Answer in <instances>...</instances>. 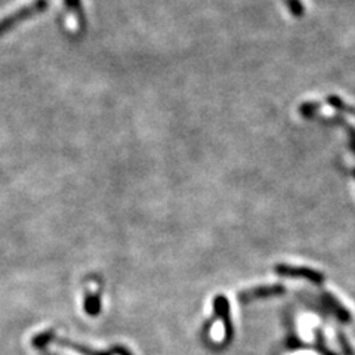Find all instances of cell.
<instances>
[{
    "instance_id": "cell-1",
    "label": "cell",
    "mask_w": 355,
    "mask_h": 355,
    "mask_svg": "<svg viewBox=\"0 0 355 355\" xmlns=\"http://www.w3.org/2000/svg\"><path fill=\"white\" fill-rule=\"evenodd\" d=\"M48 6H49L48 0H35V2H31L26 6L17 9L15 12L5 17L3 19H0V36H2L3 33L9 31L12 27H15L18 22L26 21L37 14H42Z\"/></svg>"
},
{
    "instance_id": "cell-2",
    "label": "cell",
    "mask_w": 355,
    "mask_h": 355,
    "mask_svg": "<svg viewBox=\"0 0 355 355\" xmlns=\"http://www.w3.org/2000/svg\"><path fill=\"white\" fill-rule=\"evenodd\" d=\"M275 274L280 277H287V279H304L313 284H323L324 275L317 270L308 268V266H293L287 263H279L275 265Z\"/></svg>"
},
{
    "instance_id": "cell-3",
    "label": "cell",
    "mask_w": 355,
    "mask_h": 355,
    "mask_svg": "<svg viewBox=\"0 0 355 355\" xmlns=\"http://www.w3.org/2000/svg\"><path fill=\"white\" fill-rule=\"evenodd\" d=\"M286 292V287L283 284H268V286H257L252 288H246L239 293V301L241 304H249L253 301H259V299H268L282 296Z\"/></svg>"
},
{
    "instance_id": "cell-4",
    "label": "cell",
    "mask_w": 355,
    "mask_h": 355,
    "mask_svg": "<svg viewBox=\"0 0 355 355\" xmlns=\"http://www.w3.org/2000/svg\"><path fill=\"white\" fill-rule=\"evenodd\" d=\"M214 309L216 315L220 318L222 326H224V343L230 345L232 338H234V326L231 320V306L228 297L224 295H218L214 299Z\"/></svg>"
},
{
    "instance_id": "cell-5",
    "label": "cell",
    "mask_w": 355,
    "mask_h": 355,
    "mask_svg": "<svg viewBox=\"0 0 355 355\" xmlns=\"http://www.w3.org/2000/svg\"><path fill=\"white\" fill-rule=\"evenodd\" d=\"M323 301L326 308L340 321V323H349L351 321L349 311L343 306L335 296L330 293H323Z\"/></svg>"
},
{
    "instance_id": "cell-6",
    "label": "cell",
    "mask_w": 355,
    "mask_h": 355,
    "mask_svg": "<svg viewBox=\"0 0 355 355\" xmlns=\"http://www.w3.org/2000/svg\"><path fill=\"white\" fill-rule=\"evenodd\" d=\"M327 104H329L330 107L335 108V110L343 111V113H348V114H351V116H354V117H355V108H352V107L347 105V104L343 103L342 99H340L339 96H336V95H330V96H327Z\"/></svg>"
},
{
    "instance_id": "cell-7",
    "label": "cell",
    "mask_w": 355,
    "mask_h": 355,
    "mask_svg": "<svg viewBox=\"0 0 355 355\" xmlns=\"http://www.w3.org/2000/svg\"><path fill=\"white\" fill-rule=\"evenodd\" d=\"M314 336H315V343H317V349L321 355H336L331 349L327 348L326 345V339L323 335V330L321 329H314Z\"/></svg>"
},
{
    "instance_id": "cell-8",
    "label": "cell",
    "mask_w": 355,
    "mask_h": 355,
    "mask_svg": "<svg viewBox=\"0 0 355 355\" xmlns=\"http://www.w3.org/2000/svg\"><path fill=\"white\" fill-rule=\"evenodd\" d=\"M284 2H286L288 10H291V14H292L293 17L301 18V17L304 15L305 8H304L301 0H284Z\"/></svg>"
},
{
    "instance_id": "cell-9",
    "label": "cell",
    "mask_w": 355,
    "mask_h": 355,
    "mask_svg": "<svg viewBox=\"0 0 355 355\" xmlns=\"http://www.w3.org/2000/svg\"><path fill=\"white\" fill-rule=\"evenodd\" d=\"M318 110H320V105L317 103H304L301 108H299V113H301L305 119H313L317 114Z\"/></svg>"
},
{
    "instance_id": "cell-10",
    "label": "cell",
    "mask_w": 355,
    "mask_h": 355,
    "mask_svg": "<svg viewBox=\"0 0 355 355\" xmlns=\"http://www.w3.org/2000/svg\"><path fill=\"white\" fill-rule=\"evenodd\" d=\"M338 340H339V345H340V349L343 352V355H354V351L349 345V342L347 339V336L343 335L342 331H338Z\"/></svg>"
},
{
    "instance_id": "cell-11",
    "label": "cell",
    "mask_w": 355,
    "mask_h": 355,
    "mask_svg": "<svg viewBox=\"0 0 355 355\" xmlns=\"http://www.w3.org/2000/svg\"><path fill=\"white\" fill-rule=\"evenodd\" d=\"M95 308H98V309H99L98 297H95V296H89V297L86 299V311H87L89 314H96Z\"/></svg>"
},
{
    "instance_id": "cell-12",
    "label": "cell",
    "mask_w": 355,
    "mask_h": 355,
    "mask_svg": "<svg viewBox=\"0 0 355 355\" xmlns=\"http://www.w3.org/2000/svg\"><path fill=\"white\" fill-rule=\"evenodd\" d=\"M354 173H355V172H354Z\"/></svg>"
}]
</instances>
